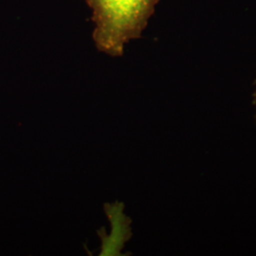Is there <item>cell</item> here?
<instances>
[{"mask_svg":"<svg viewBox=\"0 0 256 256\" xmlns=\"http://www.w3.org/2000/svg\"><path fill=\"white\" fill-rule=\"evenodd\" d=\"M92 10V38L97 50L112 57L124 54L130 40L142 37L160 0H84Z\"/></svg>","mask_w":256,"mask_h":256,"instance_id":"cell-1","label":"cell"},{"mask_svg":"<svg viewBox=\"0 0 256 256\" xmlns=\"http://www.w3.org/2000/svg\"><path fill=\"white\" fill-rule=\"evenodd\" d=\"M124 204L122 202L104 203V210L110 220L111 232L106 234L104 228L97 230L101 239L100 256H124L122 252L126 243L132 238V220L124 212Z\"/></svg>","mask_w":256,"mask_h":256,"instance_id":"cell-2","label":"cell"},{"mask_svg":"<svg viewBox=\"0 0 256 256\" xmlns=\"http://www.w3.org/2000/svg\"><path fill=\"white\" fill-rule=\"evenodd\" d=\"M254 106H256V92L254 93Z\"/></svg>","mask_w":256,"mask_h":256,"instance_id":"cell-3","label":"cell"}]
</instances>
